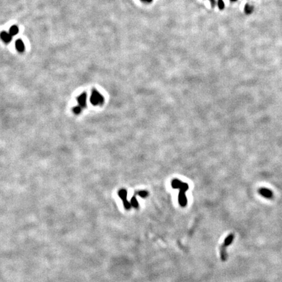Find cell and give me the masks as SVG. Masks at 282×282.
Returning <instances> with one entry per match:
<instances>
[{
	"label": "cell",
	"instance_id": "2",
	"mask_svg": "<svg viewBox=\"0 0 282 282\" xmlns=\"http://www.w3.org/2000/svg\"><path fill=\"white\" fill-rule=\"evenodd\" d=\"M103 96L100 93L98 92L95 89H93L92 95L90 97V103L92 104L94 106H97V105H100L103 104L104 103Z\"/></svg>",
	"mask_w": 282,
	"mask_h": 282
},
{
	"label": "cell",
	"instance_id": "9",
	"mask_svg": "<svg viewBox=\"0 0 282 282\" xmlns=\"http://www.w3.org/2000/svg\"><path fill=\"white\" fill-rule=\"evenodd\" d=\"M182 184H183V182H181L180 180H178V179H175L171 182V186L173 189H180Z\"/></svg>",
	"mask_w": 282,
	"mask_h": 282
},
{
	"label": "cell",
	"instance_id": "8",
	"mask_svg": "<svg viewBox=\"0 0 282 282\" xmlns=\"http://www.w3.org/2000/svg\"><path fill=\"white\" fill-rule=\"evenodd\" d=\"M234 238H235V236H234L233 234H230V235H228V236H227L226 238L225 239V240H224L223 244H222L223 246H224L226 247H227L228 246H230V245L232 244L233 242Z\"/></svg>",
	"mask_w": 282,
	"mask_h": 282
},
{
	"label": "cell",
	"instance_id": "4",
	"mask_svg": "<svg viewBox=\"0 0 282 282\" xmlns=\"http://www.w3.org/2000/svg\"><path fill=\"white\" fill-rule=\"evenodd\" d=\"M259 194L261 195L264 197V198H268V199L269 198H272L273 197L272 191H270V190L267 188H264V187L261 188L259 190Z\"/></svg>",
	"mask_w": 282,
	"mask_h": 282
},
{
	"label": "cell",
	"instance_id": "17",
	"mask_svg": "<svg viewBox=\"0 0 282 282\" xmlns=\"http://www.w3.org/2000/svg\"><path fill=\"white\" fill-rule=\"evenodd\" d=\"M146 2H148V3H150V2H152V0H146Z\"/></svg>",
	"mask_w": 282,
	"mask_h": 282
},
{
	"label": "cell",
	"instance_id": "16",
	"mask_svg": "<svg viewBox=\"0 0 282 282\" xmlns=\"http://www.w3.org/2000/svg\"><path fill=\"white\" fill-rule=\"evenodd\" d=\"M210 2H211V3H212V6L214 7V6L215 5V0H210Z\"/></svg>",
	"mask_w": 282,
	"mask_h": 282
},
{
	"label": "cell",
	"instance_id": "14",
	"mask_svg": "<svg viewBox=\"0 0 282 282\" xmlns=\"http://www.w3.org/2000/svg\"><path fill=\"white\" fill-rule=\"evenodd\" d=\"M73 112H74L75 114H80V112H81L82 107L81 106H80L79 105H78V106H74V107L73 108Z\"/></svg>",
	"mask_w": 282,
	"mask_h": 282
},
{
	"label": "cell",
	"instance_id": "1",
	"mask_svg": "<svg viewBox=\"0 0 282 282\" xmlns=\"http://www.w3.org/2000/svg\"><path fill=\"white\" fill-rule=\"evenodd\" d=\"M189 186L187 184L183 183L180 187V192L178 195V202L182 207H185L187 205V200L186 196V192L188 190Z\"/></svg>",
	"mask_w": 282,
	"mask_h": 282
},
{
	"label": "cell",
	"instance_id": "12",
	"mask_svg": "<svg viewBox=\"0 0 282 282\" xmlns=\"http://www.w3.org/2000/svg\"><path fill=\"white\" fill-rule=\"evenodd\" d=\"M135 194L138 195V196H140L142 198H146L148 196V192L146 191H139L135 193Z\"/></svg>",
	"mask_w": 282,
	"mask_h": 282
},
{
	"label": "cell",
	"instance_id": "6",
	"mask_svg": "<svg viewBox=\"0 0 282 282\" xmlns=\"http://www.w3.org/2000/svg\"><path fill=\"white\" fill-rule=\"evenodd\" d=\"M0 37H1V39H2V41L3 42L6 43H8L10 41H11L12 40V37L11 35H10L9 33H7L6 31H2L1 34H0Z\"/></svg>",
	"mask_w": 282,
	"mask_h": 282
},
{
	"label": "cell",
	"instance_id": "5",
	"mask_svg": "<svg viewBox=\"0 0 282 282\" xmlns=\"http://www.w3.org/2000/svg\"><path fill=\"white\" fill-rule=\"evenodd\" d=\"M86 99H87V94L86 92L82 93L81 95H80L77 98V101H78V105L81 106L82 108H85L86 106Z\"/></svg>",
	"mask_w": 282,
	"mask_h": 282
},
{
	"label": "cell",
	"instance_id": "11",
	"mask_svg": "<svg viewBox=\"0 0 282 282\" xmlns=\"http://www.w3.org/2000/svg\"><path fill=\"white\" fill-rule=\"evenodd\" d=\"M131 204L132 206L135 208H137L138 207V202L137 199V197L135 195L133 196L131 198Z\"/></svg>",
	"mask_w": 282,
	"mask_h": 282
},
{
	"label": "cell",
	"instance_id": "13",
	"mask_svg": "<svg viewBox=\"0 0 282 282\" xmlns=\"http://www.w3.org/2000/svg\"><path fill=\"white\" fill-rule=\"evenodd\" d=\"M253 8L252 6L249 5L248 4H246V6H245L244 11H245V13H246V14H250V13H251L252 12H253Z\"/></svg>",
	"mask_w": 282,
	"mask_h": 282
},
{
	"label": "cell",
	"instance_id": "3",
	"mask_svg": "<svg viewBox=\"0 0 282 282\" xmlns=\"http://www.w3.org/2000/svg\"><path fill=\"white\" fill-rule=\"evenodd\" d=\"M118 196L122 200L123 203V206L126 210H129L131 207L132 206L131 203H129V201L127 200V192L125 189H121L118 191Z\"/></svg>",
	"mask_w": 282,
	"mask_h": 282
},
{
	"label": "cell",
	"instance_id": "19",
	"mask_svg": "<svg viewBox=\"0 0 282 282\" xmlns=\"http://www.w3.org/2000/svg\"><path fill=\"white\" fill-rule=\"evenodd\" d=\"M142 1H143V2H146V0H142Z\"/></svg>",
	"mask_w": 282,
	"mask_h": 282
},
{
	"label": "cell",
	"instance_id": "10",
	"mask_svg": "<svg viewBox=\"0 0 282 282\" xmlns=\"http://www.w3.org/2000/svg\"><path fill=\"white\" fill-rule=\"evenodd\" d=\"M18 31H19V29H18V28L17 27V26H13L9 29V34L11 36H14V35H17Z\"/></svg>",
	"mask_w": 282,
	"mask_h": 282
},
{
	"label": "cell",
	"instance_id": "15",
	"mask_svg": "<svg viewBox=\"0 0 282 282\" xmlns=\"http://www.w3.org/2000/svg\"><path fill=\"white\" fill-rule=\"evenodd\" d=\"M218 7L220 9H223L224 7H225V4H224V2L223 0H218Z\"/></svg>",
	"mask_w": 282,
	"mask_h": 282
},
{
	"label": "cell",
	"instance_id": "18",
	"mask_svg": "<svg viewBox=\"0 0 282 282\" xmlns=\"http://www.w3.org/2000/svg\"><path fill=\"white\" fill-rule=\"evenodd\" d=\"M230 1H231V2H236V0H230Z\"/></svg>",
	"mask_w": 282,
	"mask_h": 282
},
{
	"label": "cell",
	"instance_id": "7",
	"mask_svg": "<svg viewBox=\"0 0 282 282\" xmlns=\"http://www.w3.org/2000/svg\"><path fill=\"white\" fill-rule=\"evenodd\" d=\"M15 47L16 49L19 52H24V50H25V46H24V43H23V41H22L21 39H18V40L16 41Z\"/></svg>",
	"mask_w": 282,
	"mask_h": 282
}]
</instances>
